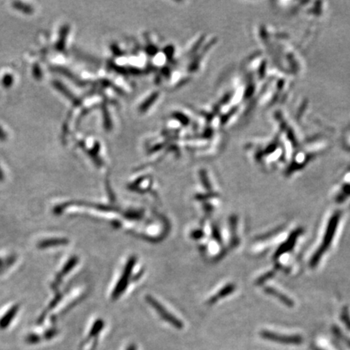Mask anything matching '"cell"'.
I'll use <instances>...</instances> for the list:
<instances>
[{"label":"cell","mask_w":350,"mask_h":350,"mask_svg":"<svg viewBox=\"0 0 350 350\" xmlns=\"http://www.w3.org/2000/svg\"><path fill=\"white\" fill-rule=\"evenodd\" d=\"M262 338L267 341H273L282 345H291V346H298L301 345L303 341L302 336L298 335H282L278 334L276 332H269V331H262L261 333Z\"/></svg>","instance_id":"1"},{"label":"cell","mask_w":350,"mask_h":350,"mask_svg":"<svg viewBox=\"0 0 350 350\" xmlns=\"http://www.w3.org/2000/svg\"><path fill=\"white\" fill-rule=\"evenodd\" d=\"M338 221L339 215H335L333 218L332 219V221L330 222L329 226L327 227V233L325 235V238L323 240L322 244L321 245V249L317 251V253L314 256L313 260H312L313 265L316 264V262L320 261V258H321L322 253L327 250L330 243L332 242V237L334 236L335 231H336V224L338 223Z\"/></svg>","instance_id":"2"}]
</instances>
